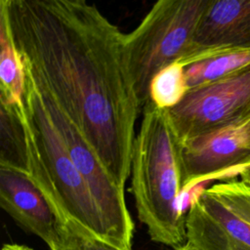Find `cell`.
<instances>
[{
    "label": "cell",
    "mask_w": 250,
    "mask_h": 250,
    "mask_svg": "<svg viewBox=\"0 0 250 250\" xmlns=\"http://www.w3.org/2000/svg\"><path fill=\"white\" fill-rule=\"evenodd\" d=\"M186 192L198 183L250 164V120L183 142Z\"/></svg>",
    "instance_id": "52a82bcc"
},
{
    "label": "cell",
    "mask_w": 250,
    "mask_h": 250,
    "mask_svg": "<svg viewBox=\"0 0 250 250\" xmlns=\"http://www.w3.org/2000/svg\"><path fill=\"white\" fill-rule=\"evenodd\" d=\"M22 107L0 102V166L27 173L26 135Z\"/></svg>",
    "instance_id": "7c38bea8"
},
{
    "label": "cell",
    "mask_w": 250,
    "mask_h": 250,
    "mask_svg": "<svg viewBox=\"0 0 250 250\" xmlns=\"http://www.w3.org/2000/svg\"><path fill=\"white\" fill-rule=\"evenodd\" d=\"M185 67L181 62H175L158 71L149 85V102L162 109L178 105L189 90Z\"/></svg>",
    "instance_id": "5bb4252c"
},
{
    "label": "cell",
    "mask_w": 250,
    "mask_h": 250,
    "mask_svg": "<svg viewBox=\"0 0 250 250\" xmlns=\"http://www.w3.org/2000/svg\"><path fill=\"white\" fill-rule=\"evenodd\" d=\"M142 111L132 151L131 192L151 240L177 249L187 238L183 141L168 109L148 102Z\"/></svg>",
    "instance_id": "7a4b0ae2"
},
{
    "label": "cell",
    "mask_w": 250,
    "mask_h": 250,
    "mask_svg": "<svg viewBox=\"0 0 250 250\" xmlns=\"http://www.w3.org/2000/svg\"><path fill=\"white\" fill-rule=\"evenodd\" d=\"M50 250H129L107 243L66 220H61L58 235Z\"/></svg>",
    "instance_id": "9a60e30c"
},
{
    "label": "cell",
    "mask_w": 250,
    "mask_h": 250,
    "mask_svg": "<svg viewBox=\"0 0 250 250\" xmlns=\"http://www.w3.org/2000/svg\"><path fill=\"white\" fill-rule=\"evenodd\" d=\"M186 236L199 250H250V224L207 188L189 202Z\"/></svg>",
    "instance_id": "ba28073f"
},
{
    "label": "cell",
    "mask_w": 250,
    "mask_h": 250,
    "mask_svg": "<svg viewBox=\"0 0 250 250\" xmlns=\"http://www.w3.org/2000/svg\"><path fill=\"white\" fill-rule=\"evenodd\" d=\"M0 102L21 106L25 92L23 60L17 49L8 25L0 17Z\"/></svg>",
    "instance_id": "8fae6325"
},
{
    "label": "cell",
    "mask_w": 250,
    "mask_h": 250,
    "mask_svg": "<svg viewBox=\"0 0 250 250\" xmlns=\"http://www.w3.org/2000/svg\"><path fill=\"white\" fill-rule=\"evenodd\" d=\"M1 250H34L26 245L19 243H6L2 246Z\"/></svg>",
    "instance_id": "ac0fdd59"
},
{
    "label": "cell",
    "mask_w": 250,
    "mask_h": 250,
    "mask_svg": "<svg viewBox=\"0 0 250 250\" xmlns=\"http://www.w3.org/2000/svg\"><path fill=\"white\" fill-rule=\"evenodd\" d=\"M193 47L187 65L223 52L250 51V0H207Z\"/></svg>",
    "instance_id": "9c48e42d"
},
{
    "label": "cell",
    "mask_w": 250,
    "mask_h": 250,
    "mask_svg": "<svg viewBox=\"0 0 250 250\" xmlns=\"http://www.w3.org/2000/svg\"><path fill=\"white\" fill-rule=\"evenodd\" d=\"M0 205L22 229L55 241L61 218L28 173L0 166Z\"/></svg>",
    "instance_id": "30bf717a"
},
{
    "label": "cell",
    "mask_w": 250,
    "mask_h": 250,
    "mask_svg": "<svg viewBox=\"0 0 250 250\" xmlns=\"http://www.w3.org/2000/svg\"><path fill=\"white\" fill-rule=\"evenodd\" d=\"M239 181L250 187V164L239 169Z\"/></svg>",
    "instance_id": "e0dca14e"
},
{
    "label": "cell",
    "mask_w": 250,
    "mask_h": 250,
    "mask_svg": "<svg viewBox=\"0 0 250 250\" xmlns=\"http://www.w3.org/2000/svg\"><path fill=\"white\" fill-rule=\"evenodd\" d=\"M176 250H199V249H198L197 247H195L193 244H191V243H189V242L187 241L186 244L180 246V247L177 248Z\"/></svg>",
    "instance_id": "d6986e66"
},
{
    "label": "cell",
    "mask_w": 250,
    "mask_h": 250,
    "mask_svg": "<svg viewBox=\"0 0 250 250\" xmlns=\"http://www.w3.org/2000/svg\"><path fill=\"white\" fill-rule=\"evenodd\" d=\"M250 64V51H228L213 55L185 67L188 89L229 76Z\"/></svg>",
    "instance_id": "4fadbf2b"
},
{
    "label": "cell",
    "mask_w": 250,
    "mask_h": 250,
    "mask_svg": "<svg viewBox=\"0 0 250 250\" xmlns=\"http://www.w3.org/2000/svg\"><path fill=\"white\" fill-rule=\"evenodd\" d=\"M180 139H188L250 120V64L217 81L189 89L168 109Z\"/></svg>",
    "instance_id": "8992f818"
},
{
    "label": "cell",
    "mask_w": 250,
    "mask_h": 250,
    "mask_svg": "<svg viewBox=\"0 0 250 250\" xmlns=\"http://www.w3.org/2000/svg\"><path fill=\"white\" fill-rule=\"evenodd\" d=\"M207 0H160L125 33L128 70L141 106L149 102V85L165 66H185L193 53V36Z\"/></svg>",
    "instance_id": "277c9868"
},
{
    "label": "cell",
    "mask_w": 250,
    "mask_h": 250,
    "mask_svg": "<svg viewBox=\"0 0 250 250\" xmlns=\"http://www.w3.org/2000/svg\"><path fill=\"white\" fill-rule=\"evenodd\" d=\"M231 211L250 224V187L239 180L215 184L207 188Z\"/></svg>",
    "instance_id": "2e32d148"
},
{
    "label": "cell",
    "mask_w": 250,
    "mask_h": 250,
    "mask_svg": "<svg viewBox=\"0 0 250 250\" xmlns=\"http://www.w3.org/2000/svg\"><path fill=\"white\" fill-rule=\"evenodd\" d=\"M0 17L25 67L125 187L142 110L125 33L83 0H1Z\"/></svg>",
    "instance_id": "6da1fadb"
},
{
    "label": "cell",
    "mask_w": 250,
    "mask_h": 250,
    "mask_svg": "<svg viewBox=\"0 0 250 250\" xmlns=\"http://www.w3.org/2000/svg\"><path fill=\"white\" fill-rule=\"evenodd\" d=\"M33 79L39 87L50 118L108 226L113 245L132 250L135 225L126 204L125 187L118 184L112 177L81 130L60 107L48 91L34 77Z\"/></svg>",
    "instance_id": "5b68a950"
},
{
    "label": "cell",
    "mask_w": 250,
    "mask_h": 250,
    "mask_svg": "<svg viewBox=\"0 0 250 250\" xmlns=\"http://www.w3.org/2000/svg\"><path fill=\"white\" fill-rule=\"evenodd\" d=\"M24 69L22 117L29 177L61 220L70 221L113 245L108 226L50 118L38 85L25 66Z\"/></svg>",
    "instance_id": "3957f363"
}]
</instances>
